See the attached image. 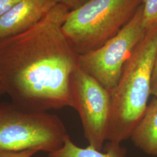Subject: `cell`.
Instances as JSON below:
<instances>
[{
    "instance_id": "4fadbf2b",
    "label": "cell",
    "mask_w": 157,
    "mask_h": 157,
    "mask_svg": "<svg viewBox=\"0 0 157 157\" xmlns=\"http://www.w3.org/2000/svg\"><path fill=\"white\" fill-rule=\"evenodd\" d=\"M151 94L157 97V53L152 76Z\"/></svg>"
},
{
    "instance_id": "5bb4252c",
    "label": "cell",
    "mask_w": 157,
    "mask_h": 157,
    "mask_svg": "<svg viewBox=\"0 0 157 157\" xmlns=\"http://www.w3.org/2000/svg\"><path fill=\"white\" fill-rule=\"evenodd\" d=\"M85 1L86 0H62L61 3L67 6L69 9L72 8L75 10L83 5Z\"/></svg>"
},
{
    "instance_id": "277c9868",
    "label": "cell",
    "mask_w": 157,
    "mask_h": 157,
    "mask_svg": "<svg viewBox=\"0 0 157 157\" xmlns=\"http://www.w3.org/2000/svg\"><path fill=\"white\" fill-rule=\"evenodd\" d=\"M68 134L62 120L48 111H34L9 102L0 103V149L54 151Z\"/></svg>"
},
{
    "instance_id": "52a82bcc",
    "label": "cell",
    "mask_w": 157,
    "mask_h": 157,
    "mask_svg": "<svg viewBox=\"0 0 157 157\" xmlns=\"http://www.w3.org/2000/svg\"><path fill=\"white\" fill-rule=\"evenodd\" d=\"M54 6L39 0H21L0 17V40L33 26Z\"/></svg>"
},
{
    "instance_id": "2e32d148",
    "label": "cell",
    "mask_w": 157,
    "mask_h": 157,
    "mask_svg": "<svg viewBox=\"0 0 157 157\" xmlns=\"http://www.w3.org/2000/svg\"><path fill=\"white\" fill-rule=\"evenodd\" d=\"M4 94H5V91L4 90L3 87L2 86V84L1 83V80H0V97H1V95Z\"/></svg>"
},
{
    "instance_id": "7c38bea8",
    "label": "cell",
    "mask_w": 157,
    "mask_h": 157,
    "mask_svg": "<svg viewBox=\"0 0 157 157\" xmlns=\"http://www.w3.org/2000/svg\"><path fill=\"white\" fill-rule=\"evenodd\" d=\"M21 0H0V17Z\"/></svg>"
},
{
    "instance_id": "8992f818",
    "label": "cell",
    "mask_w": 157,
    "mask_h": 157,
    "mask_svg": "<svg viewBox=\"0 0 157 157\" xmlns=\"http://www.w3.org/2000/svg\"><path fill=\"white\" fill-rule=\"evenodd\" d=\"M69 93L71 107L78 113L89 146L101 151L111 118V93L78 65L71 76Z\"/></svg>"
},
{
    "instance_id": "7a4b0ae2",
    "label": "cell",
    "mask_w": 157,
    "mask_h": 157,
    "mask_svg": "<svg viewBox=\"0 0 157 157\" xmlns=\"http://www.w3.org/2000/svg\"><path fill=\"white\" fill-rule=\"evenodd\" d=\"M157 53V25L147 31L124 65L111 93L107 140L121 144L130 138L147 107Z\"/></svg>"
},
{
    "instance_id": "ba28073f",
    "label": "cell",
    "mask_w": 157,
    "mask_h": 157,
    "mask_svg": "<svg viewBox=\"0 0 157 157\" xmlns=\"http://www.w3.org/2000/svg\"><path fill=\"white\" fill-rule=\"evenodd\" d=\"M130 139L141 150L157 157V97L147 105Z\"/></svg>"
},
{
    "instance_id": "5b68a950",
    "label": "cell",
    "mask_w": 157,
    "mask_h": 157,
    "mask_svg": "<svg viewBox=\"0 0 157 157\" xmlns=\"http://www.w3.org/2000/svg\"><path fill=\"white\" fill-rule=\"evenodd\" d=\"M143 6L118 33L95 50L78 55V65L111 94L121 76L124 65L145 36L142 24Z\"/></svg>"
},
{
    "instance_id": "9a60e30c",
    "label": "cell",
    "mask_w": 157,
    "mask_h": 157,
    "mask_svg": "<svg viewBox=\"0 0 157 157\" xmlns=\"http://www.w3.org/2000/svg\"><path fill=\"white\" fill-rule=\"evenodd\" d=\"M39 1L47 4H49L50 6H54L59 3H61L62 0H39Z\"/></svg>"
},
{
    "instance_id": "9c48e42d",
    "label": "cell",
    "mask_w": 157,
    "mask_h": 157,
    "mask_svg": "<svg viewBox=\"0 0 157 157\" xmlns=\"http://www.w3.org/2000/svg\"><path fill=\"white\" fill-rule=\"evenodd\" d=\"M48 157H127V154L126 150L121 144L109 142L104 152L89 146L82 148L75 144L68 135L63 144L58 150L48 153Z\"/></svg>"
},
{
    "instance_id": "30bf717a",
    "label": "cell",
    "mask_w": 157,
    "mask_h": 157,
    "mask_svg": "<svg viewBox=\"0 0 157 157\" xmlns=\"http://www.w3.org/2000/svg\"><path fill=\"white\" fill-rule=\"evenodd\" d=\"M142 24L147 31L157 25V0H144Z\"/></svg>"
},
{
    "instance_id": "8fae6325",
    "label": "cell",
    "mask_w": 157,
    "mask_h": 157,
    "mask_svg": "<svg viewBox=\"0 0 157 157\" xmlns=\"http://www.w3.org/2000/svg\"><path fill=\"white\" fill-rule=\"evenodd\" d=\"M38 151L35 150L11 151L0 149V157H32Z\"/></svg>"
},
{
    "instance_id": "3957f363",
    "label": "cell",
    "mask_w": 157,
    "mask_h": 157,
    "mask_svg": "<svg viewBox=\"0 0 157 157\" xmlns=\"http://www.w3.org/2000/svg\"><path fill=\"white\" fill-rule=\"evenodd\" d=\"M140 0H89L69 12L62 32L78 55L104 45L128 22Z\"/></svg>"
},
{
    "instance_id": "6da1fadb",
    "label": "cell",
    "mask_w": 157,
    "mask_h": 157,
    "mask_svg": "<svg viewBox=\"0 0 157 157\" xmlns=\"http://www.w3.org/2000/svg\"><path fill=\"white\" fill-rule=\"evenodd\" d=\"M69 10L59 3L31 28L0 40V80L13 103L39 111L71 107L78 54L62 32Z\"/></svg>"
}]
</instances>
